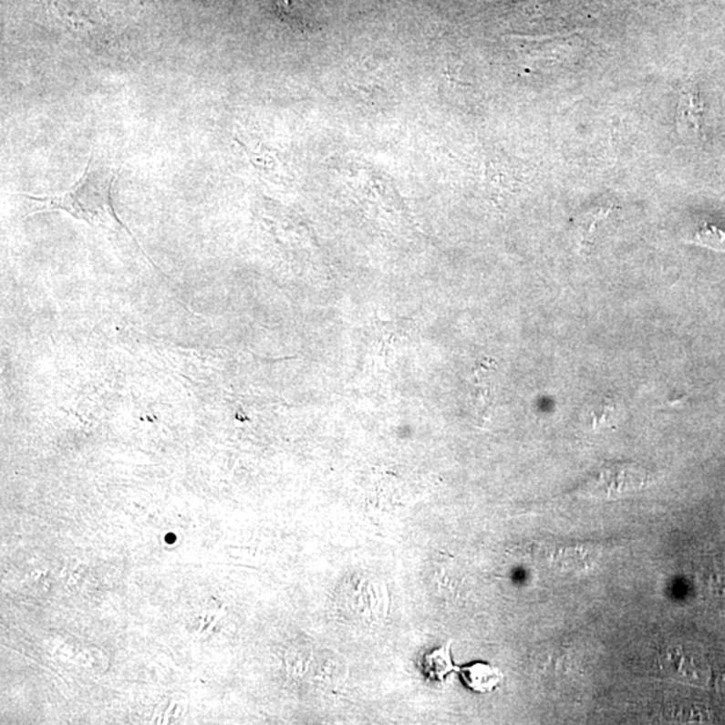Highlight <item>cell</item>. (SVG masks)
<instances>
[{
	"label": "cell",
	"mask_w": 725,
	"mask_h": 725,
	"mask_svg": "<svg viewBox=\"0 0 725 725\" xmlns=\"http://www.w3.org/2000/svg\"><path fill=\"white\" fill-rule=\"evenodd\" d=\"M689 241L718 252H725V230L713 224L702 226Z\"/></svg>",
	"instance_id": "5b68a950"
},
{
	"label": "cell",
	"mask_w": 725,
	"mask_h": 725,
	"mask_svg": "<svg viewBox=\"0 0 725 725\" xmlns=\"http://www.w3.org/2000/svg\"><path fill=\"white\" fill-rule=\"evenodd\" d=\"M422 670L425 676L433 681H445L446 677L451 673H459L460 668L454 664L451 657V642L426 654L422 659Z\"/></svg>",
	"instance_id": "277c9868"
},
{
	"label": "cell",
	"mask_w": 725,
	"mask_h": 725,
	"mask_svg": "<svg viewBox=\"0 0 725 725\" xmlns=\"http://www.w3.org/2000/svg\"><path fill=\"white\" fill-rule=\"evenodd\" d=\"M712 588L725 596V559L713 565Z\"/></svg>",
	"instance_id": "8992f818"
},
{
	"label": "cell",
	"mask_w": 725,
	"mask_h": 725,
	"mask_svg": "<svg viewBox=\"0 0 725 725\" xmlns=\"http://www.w3.org/2000/svg\"><path fill=\"white\" fill-rule=\"evenodd\" d=\"M118 173L112 167L90 158L79 181L67 192L57 195L26 198L39 204L36 212H64L70 217L108 232H125L132 240V233L116 214L112 190Z\"/></svg>",
	"instance_id": "6da1fadb"
},
{
	"label": "cell",
	"mask_w": 725,
	"mask_h": 725,
	"mask_svg": "<svg viewBox=\"0 0 725 725\" xmlns=\"http://www.w3.org/2000/svg\"><path fill=\"white\" fill-rule=\"evenodd\" d=\"M460 673L466 687L477 693L493 692L504 679V673L499 668L486 662H474L460 668Z\"/></svg>",
	"instance_id": "3957f363"
},
{
	"label": "cell",
	"mask_w": 725,
	"mask_h": 725,
	"mask_svg": "<svg viewBox=\"0 0 725 725\" xmlns=\"http://www.w3.org/2000/svg\"><path fill=\"white\" fill-rule=\"evenodd\" d=\"M702 102L695 85H685L679 97L677 128L682 136L698 138L700 133Z\"/></svg>",
	"instance_id": "7a4b0ae2"
}]
</instances>
